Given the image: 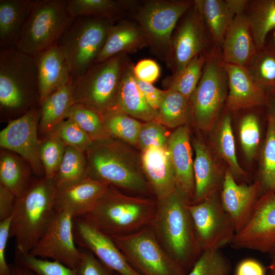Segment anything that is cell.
Instances as JSON below:
<instances>
[{
    "label": "cell",
    "instance_id": "6da1fadb",
    "mask_svg": "<svg viewBox=\"0 0 275 275\" xmlns=\"http://www.w3.org/2000/svg\"><path fill=\"white\" fill-rule=\"evenodd\" d=\"M189 199L177 188L157 201L151 226L166 252L187 273L202 251L198 243L188 209Z\"/></svg>",
    "mask_w": 275,
    "mask_h": 275
},
{
    "label": "cell",
    "instance_id": "7a4b0ae2",
    "mask_svg": "<svg viewBox=\"0 0 275 275\" xmlns=\"http://www.w3.org/2000/svg\"><path fill=\"white\" fill-rule=\"evenodd\" d=\"M156 209V201L124 195L109 185L94 208L81 217L113 238L150 226Z\"/></svg>",
    "mask_w": 275,
    "mask_h": 275
},
{
    "label": "cell",
    "instance_id": "3957f363",
    "mask_svg": "<svg viewBox=\"0 0 275 275\" xmlns=\"http://www.w3.org/2000/svg\"><path fill=\"white\" fill-rule=\"evenodd\" d=\"M57 193L54 180L44 177L34 180L16 198L10 231L16 254L29 253L44 232L54 211Z\"/></svg>",
    "mask_w": 275,
    "mask_h": 275
},
{
    "label": "cell",
    "instance_id": "277c9868",
    "mask_svg": "<svg viewBox=\"0 0 275 275\" xmlns=\"http://www.w3.org/2000/svg\"><path fill=\"white\" fill-rule=\"evenodd\" d=\"M86 155L87 177L140 194L149 193L141 161L121 142L113 138L94 142Z\"/></svg>",
    "mask_w": 275,
    "mask_h": 275
},
{
    "label": "cell",
    "instance_id": "5b68a950",
    "mask_svg": "<svg viewBox=\"0 0 275 275\" xmlns=\"http://www.w3.org/2000/svg\"><path fill=\"white\" fill-rule=\"evenodd\" d=\"M40 103L35 57L15 46L0 47L1 111L21 116Z\"/></svg>",
    "mask_w": 275,
    "mask_h": 275
},
{
    "label": "cell",
    "instance_id": "8992f818",
    "mask_svg": "<svg viewBox=\"0 0 275 275\" xmlns=\"http://www.w3.org/2000/svg\"><path fill=\"white\" fill-rule=\"evenodd\" d=\"M68 0H32L28 16L15 47L35 56L58 44L75 17Z\"/></svg>",
    "mask_w": 275,
    "mask_h": 275
},
{
    "label": "cell",
    "instance_id": "52a82bcc",
    "mask_svg": "<svg viewBox=\"0 0 275 275\" xmlns=\"http://www.w3.org/2000/svg\"><path fill=\"white\" fill-rule=\"evenodd\" d=\"M127 54L120 53L94 63L73 79V103L84 104L100 115L116 108L118 89Z\"/></svg>",
    "mask_w": 275,
    "mask_h": 275
},
{
    "label": "cell",
    "instance_id": "ba28073f",
    "mask_svg": "<svg viewBox=\"0 0 275 275\" xmlns=\"http://www.w3.org/2000/svg\"><path fill=\"white\" fill-rule=\"evenodd\" d=\"M194 1L148 0L137 1L130 14L142 30L148 46L161 60L166 61L174 31Z\"/></svg>",
    "mask_w": 275,
    "mask_h": 275
},
{
    "label": "cell",
    "instance_id": "9c48e42d",
    "mask_svg": "<svg viewBox=\"0 0 275 275\" xmlns=\"http://www.w3.org/2000/svg\"><path fill=\"white\" fill-rule=\"evenodd\" d=\"M114 23L107 19L78 16L61 37L58 45L65 54L73 79L95 63Z\"/></svg>",
    "mask_w": 275,
    "mask_h": 275
},
{
    "label": "cell",
    "instance_id": "30bf717a",
    "mask_svg": "<svg viewBox=\"0 0 275 275\" xmlns=\"http://www.w3.org/2000/svg\"><path fill=\"white\" fill-rule=\"evenodd\" d=\"M228 91V75L221 50L214 45L189 99L191 117L200 129L209 131L213 128L225 105Z\"/></svg>",
    "mask_w": 275,
    "mask_h": 275
},
{
    "label": "cell",
    "instance_id": "8fae6325",
    "mask_svg": "<svg viewBox=\"0 0 275 275\" xmlns=\"http://www.w3.org/2000/svg\"><path fill=\"white\" fill-rule=\"evenodd\" d=\"M141 275H186L187 272L164 250L151 226L112 238Z\"/></svg>",
    "mask_w": 275,
    "mask_h": 275
},
{
    "label": "cell",
    "instance_id": "7c38bea8",
    "mask_svg": "<svg viewBox=\"0 0 275 275\" xmlns=\"http://www.w3.org/2000/svg\"><path fill=\"white\" fill-rule=\"evenodd\" d=\"M214 43L195 4L182 16L172 35L165 62L172 77L177 76L197 55L210 51Z\"/></svg>",
    "mask_w": 275,
    "mask_h": 275
},
{
    "label": "cell",
    "instance_id": "4fadbf2b",
    "mask_svg": "<svg viewBox=\"0 0 275 275\" xmlns=\"http://www.w3.org/2000/svg\"><path fill=\"white\" fill-rule=\"evenodd\" d=\"M188 209L202 252L218 250L231 243L236 230L223 207L218 191L199 203H190Z\"/></svg>",
    "mask_w": 275,
    "mask_h": 275
},
{
    "label": "cell",
    "instance_id": "5bb4252c",
    "mask_svg": "<svg viewBox=\"0 0 275 275\" xmlns=\"http://www.w3.org/2000/svg\"><path fill=\"white\" fill-rule=\"evenodd\" d=\"M29 254L77 269L81 252L76 246L72 215L67 211L54 209L46 229Z\"/></svg>",
    "mask_w": 275,
    "mask_h": 275
},
{
    "label": "cell",
    "instance_id": "9a60e30c",
    "mask_svg": "<svg viewBox=\"0 0 275 275\" xmlns=\"http://www.w3.org/2000/svg\"><path fill=\"white\" fill-rule=\"evenodd\" d=\"M40 106L33 107L11 120L0 132V146L22 157L39 178L44 177L40 158L41 141L38 136Z\"/></svg>",
    "mask_w": 275,
    "mask_h": 275
},
{
    "label": "cell",
    "instance_id": "2e32d148",
    "mask_svg": "<svg viewBox=\"0 0 275 275\" xmlns=\"http://www.w3.org/2000/svg\"><path fill=\"white\" fill-rule=\"evenodd\" d=\"M235 249L270 253L275 248V192L263 194L245 226L235 233L231 243Z\"/></svg>",
    "mask_w": 275,
    "mask_h": 275
},
{
    "label": "cell",
    "instance_id": "e0dca14e",
    "mask_svg": "<svg viewBox=\"0 0 275 275\" xmlns=\"http://www.w3.org/2000/svg\"><path fill=\"white\" fill-rule=\"evenodd\" d=\"M73 232L76 244L91 252L115 272L120 275H141L132 267L111 237L83 217L73 218Z\"/></svg>",
    "mask_w": 275,
    "mask_h": 275
},
{
    "label": "cell",
    "instance_id": "ac0fdd59",
    "mask_svg": "<svg viewBox=\"0 0 275 275\" xmlns=\"http://www.w3.org/2000/svg\"><path fill=\"white\" fill-rule=\"evenodd\" d=\"M262 189L259 180L251 184H238L228 168L224 174L220 198L225 210L231 218L236 233L250 219Z\"/></svg>",
    "mask_w": 275,
    "mask_h": 275
},
{
    "label": "cell",
    "instance_id": "d6986e66",
    "mask_svg": "<svg viewBox=\"0 0 275 275\" xmlns=\"http://www.w3.org/2000/svg\"><path fill=\"white\" fill-rule=\"evenodd\" d=\"M223 64L228 79L226 111L236 112L268 105V92L256 83L248 69L236 65Z\"/></svg>",
    "mask_w": 275,
    "mask_h": 275
},
{
    "label": "cell",
    "instance_id": "ffe728a7",
    "mask_svg": "<svg viewBox=\"0 0 275 275\" xmlns=\"http://www.w3.org/2000/svg\"><path fill=\"white\" fill-rule=\"evenodd\" d=\"M224 63L248 69L254 61L258 49L246 16H235L230 24L221 46Z\"/></svg>",
    "mask_w": 275,
    "mask_h": 275
},
{
    "label": "cell",
    "instance_id": "44dd1931",
    "mask_svg": "<svg viewBox=\"0 0 275 275\" xmlns=\"http://www.w3.org/2000/svg\"><path fill=\"white\" fill-rule=\"evenodd\" d=\"M141 161L144 174L156 201L170 195L176 188V182L168 149L150 147L143 151Z\"/></svg>",
    "mask_w": 275,
    "mask_h": 275
},
{
    "label": "cell",
    "instance_id": "7402d4cb",
    "mask_svg": "<svg viewBox=\"0 0 275 275\" xmlns=\"http://www.w3.org/2000/svg\"><path fill=\"white\" fill-rule=\"evenodd\" d=\"M168 151L176 176V188L192 202L195 192V179L187 125L178 127L169 136Z\"/></svg>",
    "mask_w": 275,
    "mask_h": 275
},
{
    "label": "cell",
    "instance_id": "603a6c76",
    "mask_svg": "<svg viewBox=\"0 0 275 275\" xmlns=\"http://www.w3.org/2000/svg\"><path fill=\"white\" fill-rule=\"evenodd\" d=\"M109 184L86 177L69 187L57 189L54 209L69 212L73 218L89 212Z\"/></svg>",
    "mask_w": 275,
    "mask_h": 275
},
{
    "label": "cell",
    "instance_id": "cb8c5ba5",
    "mask_svg": "<svg viewBox=\"0 0 275 275\" xmlns=\"http://www.w3.org/2000/svg\"><path fill=\"white\" fill-rule=\"evenodd\" d=\"M34 57L38 70L40 104L72 76L65 54L58 44Z\"/></svg>",
    "mask_w": 275,
    "mask_h": 275
},
{
    "label": "cell",
    "instance_id": "d4e9b609",
    "mask_svg": "<svg viewBox=\"0 0 275 275\" xmlns=\"http://www.w3.org/2000/svg\"><path fill=\"white\" fill-rule=\"evenodd\" d=\"M193 147L195 151L193 164L195 192L191 203L197 204L218 192L223 179L221 171L204 143L196 140Z\"/></svg>",
    "mask_w": 275,
    "mask_h": 275
},
{
    "label": "cell",
    "instance_id": "484cf974",
    "mask_svg": "<svg viewBox=\"0 0 275 275\" xmlns=\"http://www.w3.org/2000/svg\"><path fill=\"white\" fill-rule=\"evenodd\" d=\"M148 46L140 27L132 19H122L111 28L105 43L95 62L120 53H132Z\"/></svg>",
    "mask_w": 275,
    "mask_h": 275
},
{
    "label": "cell",
    "instance_id": "4316f807",
    "mask_svg": "<svg viewBox=\"0 0 275 275\" xmlns=\"http://www.w3.org/2000/svg\"><path fill=\"white\" fill-rule=\"evenodd\" d=\"M133 67L132 64L128 61L122 75L115 109L147 122L156 121L157 110L149 105L138 88Z\"/></svg>",
    "mask_w": 275,
    "mask_h": 275
},
{
    "label": "cell",
    "instance_id": "83f0119b",
    "mask_svg": "<svg viewBox=\"0 0 275 275\" xmlns=\"http://www.w3.org/2000/svg\"><path fill=\"white\" fill-rule=\"evenodd\" d=\"M32 0H0V47L15 46Z\"/></svg>",
    "mask_w": 275,
    "mask_h": 275
},
{
    "label": "cell",
    "instance_id": "f1b7e54d",
    "mask_svg": "<svg viewBox=\"0 0 275 275\" xmlns=\"http://www.w3.org/2000/svg\"><path fill=\"white\" fill-rule=\"evenodd\" d=\"M73 78L71 77L64 85L47 97L40 104L39 128L45 135L52 132L63 120L73 103Z\"/></svg>",
    "mask_w": 275,
    "mask_h": 275
},
{
    "label": "cell",
    "instance_id": "f546056e",
    "mask_svg": "<svg viewBox=\"0 0 275 275\" xmlns=\"http://www.w3.org/2000/svg\"><path fill=\"white\" fill-rule=\"evenodd\" d=\"M136 3L124 0H68L67 7L74 17L92 16L116 23L130 14Z\"/></svg>",
    "mask_w": 275,
    "mask_h": 275
},
{
    "label": "cell",
    "instance_id": "4dcf8cb0",
    "mask_svg": "<svg viewBox=\"0 0 275 275\" xmlns=\"http://www.w3.org/2000/svg\"><path fill=\"white\" fill-rule=\"evenodd\" d=\"M194 2L213 43L221 48L234 15L224 0H195Z\"/></svg>",
    "mask_w": 275,
    "mask_h": 275
},
{
    "label": "cell",
    "instance_id": "1f68e13d",
    "mask_svg": "<svg viewBox=\"0 0 275 275\" xmlns=\"http://www.w3.org/2000/svg\"><path fill=\"white\" fill-rule=\"evenodd\" d=\"M34 180L31 172L22 159L14 153L4 149L0 156V184L16 197L19 198L26 191Z\"/></svg>",
    "mask_w": 275,
    "mask_h": 275
},
{
    "label": "cell",
    "instance_id": "d6a6232c",
    "mask_svg": "<svg viewBox=\"0 0 275 275\" xmlns=\"http://www.w3.org/2000/svg\"><path fill=\"white\" fill-rule=\"evenodd\" d=\"M249 20L258 51L265 45L275 29V0H252L244 13Z\"/></svg>",
    "mask_w": 275,
    "mask_h": 275
},
{
    "label": "cell",
    "instance_id": "836d02e7",
    "mask_svg": "<svg viewBox=\"0 0 275 275\" xmlns=\"http://www.w3.org/2000/svg\"><path fill=\"white\" fill-rule=\"evenodd\" d=\"M267 128L260 155L259 180L263 194L275 192V106L269 102Z\"/></svg>",
    "mask_w": 275,
    "mask_h": 275
},
{
    "label": "cell",
    "instance_id": "e575fe53",
    "mask_svg": "<svg viewBox=\"0 0 275 275\" xmlns=\"http://www.w3.org/2000/svg\"><path fill=\"white\" fill-rule=\"evenodd\" d=\"M227 113L223 116L216 127L213 138L214 147L218 156L229 166L234 178L243 177L246 173L237 160L231 117L229 112Z\"/></svg>",
    "mask_w": 275,
    "mask_h": 275
},
{
    "label": "cell",
    "instance_id": "d590c367",
    "mask_svg": "<svg viewBox=\"0 0 275 275\" xmlns=\"http://www.w3.org/2000/svg\"><path fill=\"white\" fill-rule=\"evenodd\" d=\"M157 109L156 121L171 128L186 125L191 117L189 99L179 92L167 89Z\"/></svg>",
    "mask_w": 275,
    "mask_h": 275
},
{
    "label": "cell",
    "instance_id": "8d00e7d4",
    "mask_svg": "<svg viewBox=\"0 0 275 275\" xmlns=\"http://www.w3.org/2000/svg\"><path fill=\"white\" fill-rule=\"evenodd\" d=\"M85 153L66 146L65 153L54 179L57 189L73 185L87 177Z\"/></svg>",
    "mask_w": 275,
    "mask_h": 275
},
{
    "label": "cell",
    "instance_id": "74e56055",
    "mask_svg": "<svg viewBox=\"0 0 275 275\" xmlns=\"http://www.w3.org/2000/svg\"><path fill=\"white\" fill-rule=\"evenodd\" d=\"M101 116L105 128L112 138L120 139L133 145L137 144L142 126L140 122L116 109Z\"/></svg>",
    "mask_w": 275,
    "mask_h": 275
},
{
    "label": "cell",
    "instance_id": "f35d334b",
    "mask_svg": "<svg viewBox=\"0 0 275 275\" xmlns=\"http://www.w3.org/2000/svg\"><path fill=\"white\" fill-rule=\"evenodd\" d=\"M65 119L75 122L94 142H102L112 138L105 128L101 115L84 104H73Z\"/></svg>",
    "mask_w": 275,
    "mask_h": 275
},
{
    "label": "cell",
    "instance_id": "ab89813d",
    "mask_svg": "<svg viewBox=\"0 0 275 275\" xmlns=\"http://www.w3.org/2000/svg\"><path fill=\"white\" fill-rule=\"evenodd\" d=\"M210 51L197 55L177 76H170L167 79L168 89L176 91L190 99L201 78Z\"/></svg>",
    "mask_w": 275,
    "mask_h": 275
},
{
    "label": "cell",
    "instance_id": "60d3db41",
    "mask_svg": "<svg viewBox=\"0 0 275 275\" xmlns=\"http://www.w3.org/2000/svg\"><path fill=\"white\" fill-rule=\"evenodd\" d=\"M248 70L256 83L268 93L275 91V50L265 45Z\"/></svg>",
    "mask_w": 275,
    "mask_h": 275
},
{
    "label": "cell",
    "instance_id": "b9f144b4",
    "mask_svg": "<svg viewBox=\"0 0 275 275\" xmlns=\"http://www.w3.org/2000/svg\"><path fill=\"white\" fill-rule=\"evenodd\" d=\"M45 136L41 142L40 158L44 177L54 179L62 161L66 146L53 131Z\"/></svg>",
    "mask_w": 275,
    "mask_h": 275
},
{
    "label": "cell",
    "instance_id": "7bdbcfd3",
    "mask_svg": "<svg viewBox=\"0 0 275 275\" xmlns=\"http://www.w3.org/2000/svg\"><path fill=\"white\" fill-rule=\"evenodd\" d=\"M231 269L230 261L219 249L206 250L186 275H229Z\"/></svg>",
    "mask_w": 275,
    "mask_h": 275
},
{
    "label": "cell",
    "instance_id": "ee69618b",
    "mask_svg": "<svg viewBox=\"0 0 275 275\" xmlns=\"http://www.w3.org/2000/svg\"><path fill=\"white\" fill-rule=\"evenodd\" d=\"M239 138L244 156L253 160L257 153L261 139L259 120L254 113L244 115L240 121Z\"/></svg>",
    "mask_w": 275,
    "mask_h": 275
},
{
    "label": "cell",
    "instance_id": "f6af8a7d",
    "mask_svg": "<svg viewBox=\"0 0 275 275\" xmlns=\"http://www.w3.org/2000/svg\"><path fill=\"white\" fill-rule=\"evenodd\" d=\"M16 261L33 272L34 275H79L72 269L55 261L44 259L30 254H16Z\"/></svg>",
    "mask_w": 275,
    "mask_h": 275
},
{
    "label": "cell",
    "instance_id": "bcb514c9",
    "mask_svg": "<svg viewBox=\"0 0 275 275\" xmlns=\"http://www.w3.org/2000/svg\"><path fill=\"white\" fill-rule=\"evenodd\" d=\"M66 146H71L86 153L92 147L94 141L75 122L65 119L53 129Z\"/></svg>",
    "mask_w": 275,
    "mask_h": 275
},
{
    "label": "cell",
    "instance_id": "7dc6e473",
    "mask_svg": "<svg viewBox=\"0 0 275 275\" xmlns=\"http://www.w3.org/2000/svg\"><path fill=\"white\" fill-rule=\"evenodd\" d=\"M169 136L160 123L153 121L142 125L137 144L142 151L152 146L168 149Z\"/></svg>",
    "mask_w": 275,
    "mask_h": 275
},
{
    "label": "cell",
    "instance_id": "c3c4849f",
    "mask_svg": "<svg viewBox=\"0 0 275 275\" xmlns=\"http://www.w3.org/2000/svg\"><path fill=\"white\" fill-rule=\"evenodd\" d=\"M81 261L77 268L79 275H115V272L103 264L89 251L79 248Z\"/></svg>",
    "mask_w": 275,
    "mask_h": 275
},
{
    "label": "cell",
    "instance_id": "681fc988",
    "mask_svg": "<svg viewBox=\"0 0 275 275\" xmlns=\"http://www.w3.org/2000/svg\"><path fill=\"white\" fill-rule=\"evenodd\" d=\"M133 73L138 79L153 84L160 75V67L154 60L146 59L138 62L133 67Z\"/></svg>",
    "mask_w": 275,
    "mask_h": 275
},
{
    "label": "cell",
    "instance_id": "f907efd6",
    "mask_svg": "<svg viewBox=\"0 0 275 275\" xmlns=\"http://www.w3.org/2000/svg\"><path fill=\"white\" fill-rule=\"evenodd\" d=\"M135 77L138 88L147 103L152 108L157 110L167 93V90H159L152 84L142 81L135 76Z\"/></svg>",
    "mask_w": 275,
    "mask_h": 275
},
{
    "label": "cell",
    "instance_id": "816d5d0a",
    "mask_svg": "<svg viewBox=\"0 0 275 275\" xmlns=\"http://www.w3.org/2000/svg\"><path fill=\"white\" fill-rule=\"evenodd\" d=\"M12 216L0 221V275H9L10 265L8 264L6 259V250L10 231Z\"/></svg>",
    "mask_w": 275,
    "mask_h": 275
},
{
    "label": "cell",
    "instance_id": "f5cc1de1",
    "mask_svg": "<svg viewBox=\"0 0 275 275\" xmlns=\"http://www.w3.org/2000/svg\"><path fill=\"white\" fill-rule=\"evenodd\" d=\"M16 198L13 193L0 184V221L12 216Z\"/></svg>",
    "mask_w": 275,
    "mask_h": 275
},
{
    "label": "cell",
    "instance_id": "db71d44e",
    "mask_svg": "<svg viewBox=\"0 0 275 275\" xmlns=\"http://www.w3.org/2000/svg\"><path fill=\"white\" fill-rule=\"evenodd\" d=\"M266 269L258 261L247 258L240 261L236 266L234 275H265Z\"/></svg>",
    "mask_w": 275,
    "mask_h": 275
},
{
    "label": "cell",
    "instance_id": "11a10c76",
    "mask_svg": "<svg viewBox=\"0 0 275 275\" xmlns=\"http://www.w3.org/2000/svg\"><path fill=\"white\" fill-rule=\"evenodd\" d=\"M226 5L234 16L244 14L250 0H224Z\"/></svg>",
    "mask_w": 275,
    "mask_h": 275
},
{
    "label": "cell",
    "instance_id": "9f6ffc18",
    "mask_svg": "<svg viewBox=\"0 0 275 275\" xmlns=\"http://www.w3.org/2000/svg\"><path fill=\"white\" fill-rule=\"evenodd\" d=\"M9 265L10 267L9 275H34L32 271L16 261Z\"/></svg>",
    "mask_w": 275,
    "mask_h": 275
},
{
    "label": "cell",
    "instance_id": "6f0895ef",
    "mask_svg": "<svg viewBox=\"0 0 275 275\" xmlns=\"http://www.w3.org/2000/svg\"><path fill=\"white\" fill-rule=\"evenodd\" d=\"M265 45L275 50V29L267 36Z\"/></svg>",
    "mask_w": 275,
    "mask_h": 275
},
{
    "label": "cell",
    "instance_id": "680465c9",
    "mask_svg": "<svg viewBox=\"0 0 275 275\" xmlns=\"http://www.w3.org/2000/svg\"><path fill=\"white\" fill-rule=\"evenodd\" d=\"M269 254H270L271 262L269 266L268 275H275V248Z\"/></svg>",
    "mask_w": 275,
    "mask_h": 275
},
{
    "label": "cell",
    "instance_id": "91938a15",
    "mask_svg": "<svg viewBox=\"0 0 275 275\" xmlns=\"http://www.w3.org/2000/svg\"><path fill=\"white\" fill-rule=\"evenodd\" d=\"M271 94L272 95V96H273V104L275 106V93H271Z\"/></svg>",
    "mask_w": 275,
    "mask_h": 275
},
{
    "label": "cell",
    "instance_id": "94428289",
    "mask_svg": "<svg viewBox=\"0 0 275 275\" xmlns=\"http://www.w3.org/2000/svg\"><path fill=\"white\" fill-rule=\"evenodd\" d=\"M115 275H120V274H119L118 273L115 272Z\"/></svg>",
    "mask_w": 275,
    "mask_h": 275
},
{
    "label": "cell",
    "instance_id": "6125c7cd",
    "mask_svg": "<svg viewBox=\"0 0 275 275\" xmlns=\"http://www.w3.org/2000/svg\"><path fill=\"white\" fill-rule=\"evenodd\" d=\"M271 93H275V91H274L273 92H272Z\"/></svg>",
    "mask_w": 275,
    "mask_h": 275
}]
</instances>
